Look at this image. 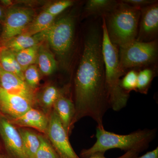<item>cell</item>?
Segmentation results:
<instances>
[{
    "label": "cell",
    "instance_id": "6da1fadb",
    "mask_svg": "<svg viewBox=\"0 0 158 158\" xmlns=\"http://www.w3.org/2000/svg\"><path fill=\"white\" fill-rule=\"evenodd\" d=\"M102 23L89 25L74 78L75 114L73 123L83 117L92 118L103 126L105 114L110 108L106 85L102 52Z\"/></svg>",
    "mask_w": 158,
    "mask_h": 158
},
{
    "label": "cell",
    "instance_id": "7a4b0ae2",
    "mask_svg": "<svg viewBox=\"0 0 158 158\" xmlns=\"http://www.w3.org/2000/svg\"><path fill=\"white\" fill-rule=\"evenodd\" d=\"M156 135V129L138 130L123 135L106 131L103 126H97L96 142L90 148L82 150L80 155L82 158H87L94 155L105 154L106 151L113 148H118L126 152L133 151L140 153L147 149Z\"/></svg>",
    "mask_w": 158,
    "mask_h": 158
},
{
    "label": "cell",
    "instance_id": "3957f363",
    "mask_svg": "<svg viewBox=\"0 0 158 158\" xmlns=\"http://www.w3.org/2000/svg\"><path fill=\"white\" fill-rule=\"evenodd\" d=\"M102 52L105 66L106 85L110 106L114 111H119L127 105L129 94L120 87L121 77L126 72L120 66L118 48L111 42L102 18Z\"/></svg>",
    "mask_w": 158,
    "mask_h": 158
},
{
    "label": "cell",
    "instance_id": "277c9868",
    "mask_svg": "<svg viewBox=\"0 0 158 158\" xmlns=\"http://www.w3.org/2000/svg\"><path fill=\"white\" fill-rule=\"evenodd\" d=\"M140 14V10L120 1L113 11L102 17L109 39L118 48L136 40Z\"/></svg>",
    "mask_w": 158,
    "mask_h": 158
},
{
    "label": "cell",
    "instance_id": "5b68a950",
    "mask_svg": "<svg viewBox=\"0 0 158 158\" xmlns=\"http://www.w3.org/2000/svg\"><path fill=\"white\" fill-rule=\"evenodd\" d=\"M76 18L68 15L55 20L45 31L38 34L56 54L65 70L70 68L75 43Z\"/></svg>",
    "mask_w": 158,
    "mask_h": 158
},
{
    "label": "cell",
    "instance_id": "8992f818",
    "mask_svg": "<svg viewBox=\"0 0 158 158\" xmlns=\"http://www.w3.org/2000/svg\"><path fill=\"white\" fill-rule=\"evenodd\" d=\"M157 40L148 42L135 40L129 45L118 48L119 63L125 72L130 69L147 67L157 59Z\"/></svg>",
    "mask_w": 158,
    "mask_h": 158
},
{
    "label": "cell",
    "instance_id": "52a82bcc",
    "mask_svg": "<svg viewBox=\"0 0 158 158\" xmlns=\"http://www.w3.org/2000/svg\"><path fill=\"white\" fill-rule=\"evenodd\" d=\"M35 16V10L32 8L14 6L7 8L0 37L2 46L9 40L21 34Z\"/></svg>",
    "mask_w": 158,
    "mask_h": 158
},
{
    "label": "cell",
    "instance_id": "ba28073f",
    "mask_svg": "<svg viewBox=\"0 0 158 158\" xmlns=\"http://www.w3.org/2000/svg\"><path fill=\"white\" fill-rule=\"evenodd\" d=\"M46 135L60 158H80L72 147L69 135L53 110L48 117Z\"/></svg>",
    "mask_w": 158,
    "mask_h": 158
},
{
    "label": "cell",
    "instance_id": "9c48e42d",
    "mask_svg": "<svg viewBox=\"0 0 158 158\" xmlns=\"http://www.w3.org/2000/svg\"><path fill=\"white\" fill-rule=\"evenodd\" d=\"M0 136L2 138L8 158H27L23 148L22 140L18 129L9 119L0 116Z\"/></svg>",
    "mask_w": 158,
    "mask_h": 158
},
{
    "label": "cell",
    "instance_id": "30bf717a",
    "mask_svg": "<svg viewBox=\"0 0 158 158\" xmlns=\"http://www.w3.org/2000/svg\"><path fill=\"white\" fill-rule=\"evenodd\" d=\"M138 35L136 40L148 42L157 40L158 34V2L140 10Z\"/></svg>",
    "mask_w": 158,
    "mask_h": 158
},
{
    "label": "cell",
    "instance_id": "8fae6325",
    "mask_svg": "<svg viewBox=\"0 0 158 158\" xmlns=\"http://www.w3.org/2000/svg\"><path fill=\"white\" fill-rule=\"evenodd\" d=\"M33 106L27 99L9 93L0 87V110L3 115L10 118L9 119L22 116Z\"/></svg>",
    "mask_w": 158,
    "mask_h": 158
},
{
    "label": "cell",
    "instance_id": "7c38bea8",
    "mask_svg": "<svg viewBox=\"0 0 158 158\" xmlns=\"http://www.w3.org/2000/svg\"><path fill=\"white\" fill-rule=\"evenodd\" d=\"M0 86L9 93L27 99L33 106L36 104V95L32 90L17 76L3 70L0 66Z\"/></svg>",
    "mask_w": 158,
    "mask_h": 158
},
{
    "label": "cell",
    "instance_id": "4fadbf2b",
    "mask_svg": "<svg viewBox=\"0 0 158 158\" xmlns=\"http://www.w3.org/2000/svg\"><path fill=\"white\" fill-rule=\"evenodd\" d=\"M9 119L13 124L21 127L34 128L46 135L48 127V117L44 112L37 109L31 108L22 116Z\"/></svg>",
    "mask_w": 158,
    "mask_h": 158
},
{
    "label": "cell",
    "instance_id": "5bb4252c",
    "mask_svg": "<svg viewBox=\"0 0 158 158\" xmlns=\"http://www.w3.org/2000/svg\"><path fill=\"white\" fill-rule=\"evenodd\" d=\"M53 110L59 117L69 135L73 126L75 114L73 102L63 94L58 98L54 104Z\"/></svg>",
    "mask_w": 158,
    "mask_h": 158
},
{
    "label": "cell",
    "instance_id": "9a60e30c",
    "mask_svg": "<svg viewBox=\"0 0 158 158\" xmlns=\"http://www.w3.org/2000/svg\"><path fill=\"white\" fill-rule=\"evenodd\" d=\"M36 63L40 71L44 75H50L56 70L58 62L45 41L40 44Z\"/></svg>",
    "mask_w": 158,
    "mask_h": 158
},
{
    "label": "cell",
    "instance_id": "2e32d148",
    "mask_svg": "<svg viewBox=\"0 0 158 158\" xmlns=\"http://www.w3.org/2000/svg\"><path fill=\"white\" fill-rule=\"evenodd\" d=\"M118 2L115 0H88L84 7V16L104 17L113 11Z\"/></svg>",
    "mask_w": 158,
    "mask_h": 158
},
{
    "label": "cell",
    "instance_id": "e0dca14e",
    "mask_svg": "<svg viewBox=\"0 0 158 158\" xmlns=\"http://www.w3.org/2000/svg\"><path fill=\"white\" fill-rule=\"evenodd\" d=\"M63 90L56 86L49 85L45 86L37 95L36 104H38L45 114L52 112L54 104L60 95L64 94Z\"/></svg>",
    "mask_w": 158,
    "mask_h": 158
},
{
    "label": "cell",
    "instance_id": "ac0fdd59",
    "mask_svg": "<svg viewBox=\"0 0 158 158\" xmlns=\"http://www.w3.org/2000/svg\"><path fill=\"white\" fill-rule=\"evenodd\" d=\"M42 42L38 34L33 36L21 34L9 40L3 47L16 53L23 50L39 44Z\"/></svg>",
    "mask_w": 158,
    "mask_h": 158
},
{
    "label": "cell",
    "instance_id": "d6986e66",
    "mask_svg": "<svg viewBox=\"0 0 158 158\" xmlns=\"http://www.w3.org/2000/svg\"><path fill=\"white\" fill-rule=\"evenodd\" d=\"M56 18V17L44 10L35 16L21 34L33 36L41 33L48 29L53 23Z\"/></svg>",
    "mask_w": 158,
    "mask_h": 158
},
{
    "label": "cell",
    "instance_id": "ffe728a7",
    "mask_svg": "<svg viewBox=\"0 0 158 158\" xmlns=\"http://www.w3.org/2000/svg\"><path fill=\"white\" fill-rule=\"evenodd\" d=\"M0 66L5 71L13 74L24 81L23 71L18 62L14 53L4 47L0 52Z\"/></svg>",
    "mask_w": 158,
    "mask_h": 158
},
{
    "label": "cell",
    "instance_id": "44dd1931",
    "mask_svg": "<svg viewBox=\"0 0 158 158\" xmlns=\"http://www.w3.org/2000/svg\"><path fill=\"white\" fill-rule=\"evenodd\" d=\"M18 131L22 140L23 148L26 156L27 158H35L40 145V135L23 127L19 129Z\"/></svg>",
    "mask_w": 158,
    "mask_h": 158
},
{
    "label": "cell",
    "instance_id": "7402d4cb",
    "mask_svg": "<svg viewBox=\"0 0 158 158\" xmlns=\"http://www.w3.org/2000/svg\"><path fill=\"white\" fill-rule=\"evenodd\" d=\"M40 44L14 53L23 71L30 65L36 64Z\"/></svg>",
    "mask_w": 158,
    "mask_h": 158
},
{
    "label": "cell",
    "instance_id": "603a6c76",
    "mask_svg": "<svg viewBox=\"0 0 158 158\" xmlns=\"http://www.w3.org/2000/svg\"><path fill=\"white\" fill-rule=\"evenodd\" d=\"M156 75V72L152 68L147 67L139 71L138 73L137 91L142 94H147Z\"/></svg>",
    "mask_w": 158,
    "mask_h": 158
},
{
    "label": "cell",
    "instance_id": "cb8c5ba5",
    "mask_svg": "<svg viewBox=\"0 0 158 158\" xmlns=\"http://www.w3.org/2000/svg\"><path fill=\"white\" fill-rule=\"evenodd\" d=\"M40 145L35 158H60L52 144L47 139L41 135Z\"/></svg>",
    "mask_w": 158,
    "mask_h": 158
},
{
    "label": "cell",
    "instance_id": "d4e9b609",
    "mask_svg": "<svg viewBox=\"0 0 158 158\" xmlns=\"http://www.w3.org/2000/svg\"><path fill=\"white\" fill-rule=\"evenodd\" d=\"M24 81L30 88L34 90L38 87L40 81V74L35 64L29 66L23 71Z\"/></svg>",
    "mask_w": 158,
    "mask_h": 158
},
{
    "label": "cell",
    "instance_id": "484cf974",
    "mask_svg": "<svg viewBox=\"0 0 158 158\" xmlns=\"http://www.w3.org/2000/svg\"><path fill=\"white\" fill-rule=\"evenodd\" d=\"M138 72L131 69L126 73L120 81V87L125 92L129 94L133 90L137 91Z\"/></svg>",
    "mask_w": 158,
    "mask_h": 158
},
{
    "label": "cell",
    "instance_id": "4316f807",
    "mask_svg": "<svg viewBox=\"0 0 158 158\" xmlns=\"http://www.w3.org/2000/svg\"><path fill=\"white\" fill-rule=\"evenodd\" d=\"M74 1L71 0H61L54 2L47 7L44 11L54 17L62 13L66 9L73 5Z\"/></svg>",
    "mask_w": 158,
    "mask_h": 158
},
{
    "label": "cell",
    "instance_id": "83f0119b",
    "mask_svg": "<svg viewBox=\"0 0 158 158\" xmlns=\"http://www.w3.org/2000/svg\"><path fill=\"white\" fill-rule=\"evenodd\" d=\"M121 1L139 10L158 2L156 0H122Z\"/></svg>",
    "mask_w": 158,
    "mask_h": 158
},
{
    "label": "cell",
    "instance_id": "f1b7e54d",
    "mask_svg": "<svg viewBox=\"0 0 158 158\" xmlns=\"http://www.w3.org/2000/svg\"><path fill=\"white\" fill-rule=\"evenodd\" d=\"M139 153L135 151H130L127 152L123 155L116 158H137L138 156ZM87 158H107L105 156L104 154H98L94 155Z\"/></svg>",
    "mask_w": 158,
    "mask_h": 158
},
{
    "label": "cell",
    "instance_id": "f546056e",
    "mask_svg": "<svg viewBox=\"0 0 158 158\" xmlns=\"http://www.w3.org/2000/svg\"><path fill=\"white\" fill-rule=\"evenodd\" d=\"M137 158H158V147Z\"/></svg>",
    "mask_w": 158,
    "mask_h": 158
},
{
    "label": "cell",
    "instance_id": "4dcf8cb0",
    "mask_svg": "<svg viewBox=\"0 0 158 158\" xmlns=\"http://www.w3.org/2000/svg\"><path fill=\"white\" fill-rule=\"evenodd\" d=\"M6 10L2 5L0 4V24H2L5 19Z\"/></svg>",
    "mask_w": 158,
    "mask_h": 158
},
{
    "label": "cell",
    "instance_id": "1f68e13d",
    "mask_svg": "<svg viewBox=\"0 0 158 158\" xmlns=\"http://www.w3.org/2000/svg\"><path fill=\"white\" fill-rule=\"evenodd\" d=\"M12 1H9V0H2V1H0L1 5L3 6V7H6V8H9L11 6H13Z\"/></svg>",
    "mask_w": 158,
    "mask_h": 158
},
{
    "label": "cell",
    "instance_id": "d6a6232c",
    "mask_svg": "<svg viewBox=\"0 0 158 158\" xmlns=\"http://www.w3.org/2000/svg\"><path fill=\"white\" fill-rule=\"evenodd\" d=\"M0 158H8L5 155L0 152Z\"/></svg>",
    "mask_w": 158,
    "mask_h": 158
},
{
    "label": "cell",
    "instance_id": "836d02e7",
    "mask_svg": "<svg viewBox=\"0 0 158 158\" xmlns=\"http://www.w3.org/2000/svg\"><path fill=\"white\" fill-rule=\"evenodd\" d=\"M2 43H1V41H0V52H1V50L2 48Z\"/></svg>",
    "mask_w": 158,
    "mask_h": 158
},
{
    "label": "cell",
    "instance_id": "e575fe53",
    "mask_svg": "<svg viewBox=\"0 0 158 158\" xmlns=\"http://www.w3.org/2000/svg\"><path fill=\"white\" fill-rule=\"evenodd\" d=\"M2 115H3L2 114V113H1V110H0V116H2Z\"/></svg>",
    "mask_w": 158,
    "mask_h": 158
},
{
    "label": "cell",
    "instance_id": "d590c367",
    "mask_svg": "<svg viewBox=\"0 0 158 158\" xmlns=\"http://www.w3.org/2000/svg\"><path fill=\"white\" fill-rule=\"evenodd\" d=\"M0 150H1V144H0Z\"/></svg>",
    "mask_w": 158,
    "mask_h": 158
},
{
    "label": "cell",
    "instance_id": "8d00e7d4",
    "mask_svg": "<svg viewBox=\"0 0 158 158\" xmlns=\"http://www.w3.org/2000/svg\"><path fill=\"white\" fill-rule=\"evenodd\" d=\"M0 87H1V86H0Z\"/></svg>",
    "mask_w": 158,
    "mask_h": 158
}]
</instances>
